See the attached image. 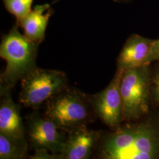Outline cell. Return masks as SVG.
<instances>
[{"mask_svg":"<svg viewBox=\"0 0 159 159\" xmlns=\"http://www.w3.org/2000/svg\"><path fill=\"white\" fill-rule=\"evenodd\" d=\"M100 153L106 159H157L159 131L146 123L118 127L104 140Z\"/></svg>","mask_w":159,"mask_h":159,"instance_id":"obj_1","label":"cell"},{"mask_svg":"<svg viewBox=\"0 0 159 159\" xmlns=\"http://www.w3.org/2000/svg\"><path fill=\"white\" fill-rule=\"evenodd\" d=\"M16 24L4 35L0 45V56L7 63L0 75V92L11 90L30 71L35 68L39 43L21 34Z\"/></svg>","mask_w":159,"mask_h":159,"instance_id":"obj_2","label":"cell"},{"mask_svg":"<svg viewBox=\"0 0 159 159\" xmlns=\"http://www.w3.org/2000/svg\"><path fill=\"white\" fill-rule=\"evenodd\" d=\"M46 102L45 116L67 133L86 125L95 113L90 97L67 86Z\"/></svg>","mask_w":159,"mask_h":159,"instance_id":"obj_3","label":"cell"},{"mask_svg":"<svg viewBox=\"0 0 159 159\" xmlns=\"http://www.w3.org/2000/svg\"><path fill=\"white\" fill-rule=\"evenodd\" d=\"M148 66L143 65L123 71L120 93L123 120H136L148 113L151 86Z\"/></svg>","mask_w":159,"mask_h":159,"instance_id":"obj_4","label":"cell"},{"mask_svg":"<svg viewBox=\"0 0 159 159\" xmlns=\"http://www.w3.org/2000/svg\"><path fill=\"white\" fill-rule=\"evenodd\" d=\"M21 81L20 102L25 107L36 109L66 87L67 78L61 71L36 67Z\"/></svg>","mask_w":159,"mask_h":159,"instance_id":"obj_5","label":"cell"},{"mask_svg":"<svg viewBox=\"0 0 159 159\" xmlns=\"http://www.w3.org/2000/svg\"><path fill=\"white\" fill-rule=\"evenodd\" d=\"M29 139L35 151L46 150L55 159L63 149L67 136L47 116L32 114L27 119Z\"/></svg>","mask_w":159,"mask_h":159,"instance_id":"obj_6","label":"cell"},{"mask_svg":"<svg viewBox=\"0 0 159 159\" xmlns=\"http://www.w3.org/2000/svg\"><path fill=\"white\" fill-rule=\"evenodd\" d=\"M123 71L118 70L108 86L90 97L94 113L111 128H118L123 120L120 83Z\"/></svg>","mask_w":159,"mask_h":159,"instance_id":"obj_7","label":"cell"},{"mask_svg":"<svg viewBox=\"0 0 159 159\" xmlns=\"http://www.w3.org/2000/svg\"><path fill=\"white\" fill-rule=\"evenodd\" d=\"M67 133L57 159H89L100 139L99 134L86 125L77 127Z\"/></svg>","mask_w":159,"mask_h":159,"instance_id":"obj_8","label":"cell"},{"mask_svg":"<svg viewBox=\"0 0 159 159\" xmlns=\"http://www.w3.org/2000/svg\"><path fill=\"white\" fill-rule=\"evenodd\" d=\"M155 40L133 34L126 40L117 58V69L122 71L146 65Z\"/></svg>","mask_w":159,"mask_h":159,"instance_id":"obj_9","label":"cell"},{"mask_svg":"<svg viewBox=\"0 0 159 159\" xmlns=\"http://www.w3.org/2000/svg\"><path fill=\"white\" fill-rule=\"evenodd\" d=\"M10 91L1 92L0 131L17 139H25L21 108L12 100Z\"/></svg>","mask_w":159,"mask_h":159,"instance_id":"obj_10","label":"cell"},{"mask_svg":"<svg viewBox=\"0 0 159 159\" xmlns=\"http://www.w3.org/2000/svg\"><path fill=\"white\" fill-rule=\"evenodd\" d=\"M54 12L50 4L37 5L17 25L23 28L27 37L40 44L45 38L47 27Z\"/></svg>","mask_w":159,"mask_h":159,"instance_id":"obj_11","label":"cell"},{"mask_svg":"<svg viewBox=\"0 0 159 159\" xmlns=\"http://www.w3.org/2000/svg\"><path fill=\"white\" fill-rule=\"evenodd\" d=\"M27 150L25 139H17L0 131V159H24Z\"/></svg>","mask_w":159,"mask_h":159,"instance_id":"obj_12","label":"cell"},{"mask_svg":"<svg viewBox=\"0 0 159 159\" xmlns=\"http://www.w3.org/2000/svg\"><path fill=\"white\" fill-rule=\"evenodd\" d=\"M34 0H2L7 11L16 18L18 24L24 17L31 11Z\"/></svg>","mask_w":159,"mask_h":159,"instance_id":"obj_13","label":"cell"},{"mask_svg":"<svg viewBox=\"0 0 159 159\" xmlns=\"http://www.w3.org/2000/svg\"><path fill=\"white\" fill-rule=\"evenodd\" d=\"M151 90L154 100L159 102V70L151 79Z\"/></svg>","mask_w":159,"mask_h":159,"instance_id":"obj_14","label":"cell"},{"mask_svg":"<svg viewBox=\"0 0 159 159\" xmlns=\"http://www.w3.org/2000/svg\"><path fill=\"white\" fill-rule=\"evenodd\" d=\"M154 61H159V39L155 40L150 55L148 57L146 65H149L150 63Z\"/></svg>","mask_w":159,"mask_h":159,"instance_id":"obj_15","label":"cell"},{"mask_svg":"<svg viewBox=\"0 0 159 159\" xmlns=\"http://www.w3.org/2000/svg\"><path fill=\"white\" fill-rule=\"evenodd\" d=\"M112 1H113L114 2H116L121 3V2H127L130 1V0H112Z\"/></svg>","mask_w":159,"mask_h":159,"instance_id":"obj_16","label":"cell"}]
</instances>
